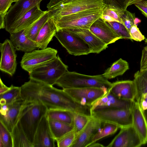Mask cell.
Listing matches in <instances>:
<instances>
[{"instance_id":"1","label":"cell","mask_w":147,"mask_h":147,"mask_svg":"<svg viewBox=\"0 0 147 147\" xmlns=\"http://www.w3.org/2000/svg\"><path fill=\"white\" fill-rule=\"evenodd\" d=\"M20 87L21 98L24 101L41 102L48 110L61 109L91 116V107L79 104L63 89L32 79Z\"/></svg>"},{"instance_id":"2","label":"cell","mask_w":147,"mask_h":147,"mask_svg":"<svg viewBox=\"0 0 147 147\" xmlns=\"http://www.w3.org/2000/svg\"><path fill=\"white\" fill-rule=\"evenodd\" d=\"M48 109L41 102L24 101L22 107L18 121L33 147L36 130Z\"/></svg>"},{"instance_id":"3","label":"cell","mask_w":147,"mask_h":147,"mask_svg":"<svg viewBox=\"0 0 147 147\" xmlns=\"http://www.w3.org/2000/svg\"><path fill=\"white\" fill-rule=\"evenodd\" d=\"M103 0H50L47 5L52 17L59 18L89 9H101Z\"/></svg>"},{"instance_id":"4","label":"cell","mask_w":147,"mask_h":147,"mask_svg":"<svg viewBox=\"0 0 147 147\" xmlns=\"http://www.w3.org/2000/svg\"><path fill=\"white\" fill-rule=\"evenodd\" d=\"M55 84L63 89L88 87L106 88L109 89L112 83L102 74L90 76L67 71Z\"/></svg>"},{"instance_id":"5","label":"cell","mask_w":147,"mask_h":147,"mask_svg":"<svg viewBox=\"0 0 147 147\" xmlns=\"http://www.w3.org/2000/svg\"><path fill=\"white\" fill-rule=\"evenodd\" d=\"M104 8L88 9L60 17H53L57 30L61 29H90L92 25L101 17Z\"/></svg>"},{"instance_id":"6","label":"cell","mask_w":147,"mask_h":147,"mask_svg":"<svg viewBox=\"0 0 147 147\" xmlns=\"http://www.w3.org/2000/svg\"><path fill=\"white\" fill-rule=\"evenodd\" d=\"M68 68L57 55L56 58L31 71L29 73V78L53 86L68 71Z\"/></svg>"},{"instance_id":"7","label":"cell","mask_w":147,"mask_h":147,"mask_svg":"<svg viewBox=\"0 0 147 147\" xmlns=\"http://www.w3.org/2000/svg\"><path fill=\"white\" fill-rule=\"evenodd\" d=\"M92 116L102 123L115 124L121 129L132 125L131 109L109 108L92 111Z\"/></svg>"},{"instance_id":"8","label":"cell","mask_w":147,"mask_h":147,"mask_svg":"<svg viewBox=\"0 0 147 147\" xmlns=\"http://www.w3.org/2000/svg\"><path fill=\"white\" fill-rule=\"evenodd\" d=\"M55 36L70 54L76 56L91 53L88 46L83 39L67 29L58 30Z\"/></svg>"},{"instance_id":"9","label":"cell","mask_w":147,"mask_h":147,"mask_svg":"<svg viewBox=\"0 0 147 147\" xmlns=\"http://www.w3.org/2000/svg\"><path fill=\"white\" fill-rule=\"evenodd\" d=\"M57 51L51 47L25 53L20 62L23 69L29 73L34 69L56 58Z\"/></svg>"},{"instance_id":"10","label":"cell","mask_w":147,"mask_h":147,"mask_svg":"<svg viewBox=\"0 0 147 147\" xmlns=\"http://www.w3.org/2000/svg\"><path fill=\"white\" fill-rule=\"evenodd\" d=\"M109 89L104 88L88 87L63 90L79 104L91 107L96 101L106 95Z\"/></svg>"},{"instance_id":"11","label":"cell","mask_w":147,"mask_h":147,"mask_svg":"<svg viewBox=\"0 0 147 147\" xmlns=\"http://www.w3.org/2000/svg\"><path fill=\"white\" fill-rule=\"evenodd\" d=\"M144 144L143 141L132 125L121 128L107 146L139 147Z\"/></svg>"},{"instance_id":"12","label":"cell","mask_w":147,"mask_h":147,"mask_svg":"<svg viewBox=\"0 0 147 147\" xmlns=\"http://www.w3.org/2000/svg\"><path fill=\"white\" fill-rule=\"evenodd\" d=\"M43 0H18L11 6L5 17V28L7 30L16 21L22 18Z\"/></svg>"},{"instance_id":"13","label":"cell","mask_w":147,"mask_h":147,"mask_svg":"<svg viewBox=\"0 0 147 147\" xmlns=\"http://www.w3.org/2000/svg\"><path fill=\"white\" fill-rule=\"evenodd\" d=\"M16 50L10 40L6 39L0 44V70L11 76L14 74L17 65Z\"/></svg>"},{"instance_id":"14","label":"cell","mask_w":147,"mask_h":147,"mask_svg":"<svg viewBox=\"0 0 147 147\" xmlns=\"http://www.w3.org/2000/svg\"><path fill=\"white\" fill-rule=\"evenodd\" d=\"M24 102L21 98L11 103L0 106V122L11 133L18 121Z\"/></svg>"},{"instance_id":"15","label":"cell","mask_w":147,"mask_h":147,"mask_svg":"<svg viewBox=\"0 0 147 147\" xmlns=\"http://www.w3.org/2000/svg\"><path fill=\"white\" fill-rule=\"evenodd\" d=\"M55 140L45 115L41 119L36 130L33 147H54Z\"/></svg>"},{"instance_id":"16","label":"cell","mask_w":147,"mask_h":147,"mask_svg":"<svg viewBox=\"0 0 147 147\" xmlns=\"http://www.w3.org/2000/svg\"><path fill=\"white\" fill-rule=\"evenodd\" d=\"M47 11V10H41L40 8V4L37 5L16 21L7 31L10 34L24 30L36 23Z\"/></svg>"},{"instance_id":"17","label":"cell","mask_w":147,"mask_h":147,"mask_svg":"<svg viewBox=\"0 0 147 147\" xmlns=\"http://www.w3.org/2000/svg\"><path fill=\"white\" fill-rule=\"evenodd\" d=\"M89 30L102 42L108 45L122 39L101 17L92 25Z\"/></svg>"},{"instance_id":"18","label":"cell","mask_w":147,"mask_h":147,"mask_svg":"<svg viewBox=\"0 0 147 147\" xmlns=\"http://www.w3.org/2000/svg\"><path fill=\"white\" fill-rule=\"evenodd\" d=\"M102 123L100 121L92 116L77 135L71 147H87L93 136L101 127Z\"/></svg>"},{"instance_id":"19","label":"cell","mask_w":147,"mask_h":147,"mask_svg":"<svg viewBox=\"0 0 147 147\" xmlns=\"http://www.w3.org/2000/svg\"><path fill=\"white\" fill-rule=\"evenodd\" d=\"M109 90L118 98L123 100L135 101L136 91L133 80L116 81L112 83Z\"/></svg>"},{"instance_id":"20","label":"cell","mask_w":147,"mask_h":147,"mask_svg":"<svg viewBox=\"0 0 147 147\" xmlns=\"http://www.w3.org/2000/svg\"><path fill=\"white\" fill-rule=\"evenodd\" d=\"M134 101L120 99L111 93L109 89L106 95L97 100L92 105L91 111L109 108L131 109Z\"/></svg>"},{"instance_id":"21","label":"cell","mask_w":147,"mask_h":147,"mask_svg":"<svg viewBox=\"0 0 147 147\" xmlns=\"http://www.w3.org/2000/svg\"><path fill=\"white\" fill-rule=\"evenodd\" d=\"M80 37L88 46L91 53H99L108 47L89 29H66Z\"/></svg>"},{"instance_id":"22","label":"cell","mask_w":147,"mask_h":147,"mask_svg":"<svg viewBox=\"0 0 147 147\" xmlns=\"http://www.w3.org/2000/svg\"><path fill=\"white\" fill-rule=\"evenodd\" d=\"M132 125L143 141L147 143V121L139 103L135 100L131 109Z\"/></svg>"},{"instance_id":"23","label":"cell","mask_w":147,"mask_h":147,"mask_svg":"<svg viewBox=\"0 0 147 147\" xmlns=\"http://www.w3.org/2000/svg\"><path fill=\"white\" fill-rule=\"evenodd\" d=\"M57 30L53 17L45 23L39 32L35 42L38 48L44 49L52 39Z\"/></svg>"},{"instance_id":"24","label":"cell","mask_w":147,"mask_h":147,"mask_svg":"<svg viewBox=\"0 0 147 147\" xmlns=\"http://www.w3.org/2000/svg\"><path fill=\"white\" fill-rule=\"evenodd\" d=\"M9 38L16 51L26 53L31 52L38 48L35 42L30 40L25 35L24 30L10 34Z\"/></svg>"},{"instance_id":"25","label":"cell","mask_w":147,"mask_h":147,"mask_svg":"<svg viewBox=\"0 0 147 147\" xmlns=\"http://www.w3.org/2000/svg\"><path fill=\"white\" fill-rule=\"evenodd\" d=\"M133 80L136 87V101L139 102L142 97L147 93V69L136 72Z\"/></svg>"},{"instance_id":"26","label":"cell","mask_w":147,"mask_h":147,"mask_svg":"<svg viewBox=\"0 0 147 147\" xmlns=\"http://www.w3.org/2000/svg\"><path fill=\"white\" fill-rule=\"evenodd\" d=\"M129 69L128 63L126 61L120 58L114 62L102 75L107 79H111L123 75Z\"/></svg>"},{"instance_id":"27","label":"cell","mask_w":147,"mask_h":147,"mask_svg":"<svg viewBox=\"0 0 147 147\" xmlns=\"http://www.w3.org/2000/svg\"><path fill=\"white\" fill-rule=\"evenodd\" d=\"M11 134L13 147H32L18 121Z\"/></svg>"},{"instance_id":"28","label":"cell","mask_w":147,"mask_h":147,"mask_svg":"<svg viewBox=\"0 0 147 147\" xmlns=\"http://www.w3.org/2000/svg\"><path fill=\"white\" fill-rule=\"evenodd\" d=\"M51 17L52 16L50 13L47 10V13L36 23L24 30L25 35L30 40L35 42L42 28Z\"/></svg>"},{"instance_id":"29","label":"cell","mask_w":147,"mask_h":147,"mask_svg":"<svg viewBox=\"0 0 147 147\" xmlns=\"http://www.w3.org/2000/svg\"><path fill=\"white\" fill-rule=\"evenodd\" d=\"M74 113L61 109L48 110L46 115L48 119L63 122L73 126Z\"/></svg>"},{"instance_id":"30","label":"cell","mask_w":147,"mask_h":147,"mask_svg":"<svg viewBox=\"0 0 147 147\" xmlns=\"http://www.w3.org/2000/svg\"><path fill=\"white\" fill-rule=\"evenodd\" d=\"M48 121L51 131L56 141L74 129L73 126L70 124L50 119Z\"/></svg>"},{"instance_id":"31","label":"cell","mask_w":147,"mask_h":147,"mask_svg":"<svg viewBox=\"0 0 147 147\" xmlns=\"http://www.w3.org/2000/svg\"><path fill=\"white\" fill-rule=\"evenodd\" d=\"M124 11L111 5H106L101 18L106 22L115 21L123 24L122 18Z\"/></svg>"},{"instance_id":"32","label":"cell","mask_w":147,"mask_h":147,"mask_svg":"<svg viewBox=\"0 0 147 147\" xmlns=\"http://www.w3.org/2000/svg\"><path fill=\"white\" fill-rule=\"evenodd\" d=\"M103 123L102 128L100 131H98L94 135L87 147H89L92 144L104 137L114 134L119 128L117 125L112 123L106 122Z\"/></svg>"},{"instance_id":"33","label":"cell","mask_w":147,"mask_h":147,"mask_svg":"<svg viewBox=\"0 0 147 147\" xmlns=\"http://www.w3.org/2000/svg\"><path fill=\"white\" fill-rule=\"evenodd\" d=\"M9 90L0 94L1 105L11 103L21 98L20 87L12 85Z\"/></svg>"},{"instance_id":"34","label":"cell","mask_w":147,"mask_h":147,"mask_svg":"<svg viewBox=\"0 0 147 147\" xmlns=\"http://www.w3.org/2000/svg\"><path fill=\"white\" fill-rule=\"evenodd\" d=\"M91 116L74 113L73 119L74 129L77 135L82 130Z\"/></svg>"},{"instance_id":"35","label":"cell","mask_w":147,"mask_h":147,"mask_svg":"<svg viewBox=\"0 0 147 147\" xmlns=\"http://www.w3.org/2000/svg\"><path fill=\"white\" fill-rule=\"evenodd\" d=\"M142 0H103L106 5H110L125 11L128 6L138 3Z\"/></svg>"},{"instance_id":"36","label":"cell","mask_w":147,"mask_h":147,"mask_svg":"<svg viewBox=\"0 0 147 147\" xmlns=\"http://www.w3.org/2000/svg\"><path fill=\"white\" fill-rule=\"evenodd\" d=\"M106 22L122 39L131 40L129 31L123 24L115 21Z\"/></svg>"},{"instance_id":"37","label":"cell","mask_w":147,"mask_h":147,"mask_svg":"<svg viewBox=\"0 0 147 147\" xmlns=\"http://www.w3.org/2000/svg\"><path fill=\"white\" fill-rule=\"evenodd\" d=\"M77 135L73 129L57 140L58 147H71Z\"/></svg>"},{"instance_id":"38","label":"cell","mask_w":147,"mask_h":147,"mask_svg":"<svg viewBox=\"0 0 147 147\" xmlns=\"http://www.w3.org/2000/svg\"><path fill=\"white\" fill-rule=\"evenodd\" d=\"M0 123V141L2 142L4 147H13L11 133L1 122Z\"/></svg>"},{"instance_id":"39","label":"cell","mask_w":147,"mask_h":147,"mask_svg":"<svg viewBox=\"0 0 147 147\" xmlns=\"http://www.w3.org/2000/svg\"><path fill=\"white\" fill-rule=\"evenodd\" d=\"M135 18V13H131L127 10L124 11L122 19L124 25L129 32L131 28L134 24V21Z\"/></svg>"},{"instance_id":"40","label":"cell","mask_w":147,"mask_h":147,"mask_svg":"<svg viewBox=\"0 0 147 147\" xmlns=\"http://www.w3.org/2000/svg\"><path fill=\"white\" fill-rule=\"evenodd\" d=\"M129 33L131 40L140 42L145 39V36L141 33L136 25L134 24L131 28Z\"/></svg>"},{"instance_id":"41","label":"cell","mask_w":147,"mask_h":147,"mask_svg":"<svg viewBox=\"0 0 147 147\" xmlns=\"http://www.w3.org/2000/svg\"><path fill=\"white\" fill-rule=\"evenodd\" d=\"M13 0H0V15L5 16L11 6Z\"/></svg>"},{"instance_id":"42","label":"cell","mask_w":147,"mask_h":147,"mask_svg":"<svg viewBox=\"0 0 147 147\" xmlns=\"http://www.w3.org/2000/svg\"><path fill=\"white\" fill-rule=\"evenodd\" d=\"M147 69V46L144 47L142 52L140 62V71H142Z\"/></svg>"},{"instance_id":"43","label":"cell","mask_w":147,"mask_h":147,"mask_svg":"<svg viewBox=\"0 0 147 147\" xmlns=\"http://www.w3.org/2000/svg\"><path fill=\"white\" fill-rule=\"evenodd\" d=\"M138 102L147 121V93L143 95Z\"/></svg>"},{"instance_id":"44","label":"cell","mask_w":147,"mask_h":147,"mask_svg":"<svg viewBox=\"0 0 147 147\" xmlns=\"http://www.w3.org/2000/svg\"><path fill=\"white\" fill-rule=\"evenodd\" d=\"M134 5L147 18V0H142Z\"/></svg>"},{"instance_id":"45","label":"cell","mask_w":147,"mask_h":147,"mask_svg":"<svg viewBox=\"0 0 147 147\" xmlns=\"http://www.w3.org/2000/svg\"><path fill=\"white\" fill-rule=\"evenodd\" d=\"M0 80V94H3L9 90L10 88L5 85L3 82L1 78Z\"/></svg>"},{"instance_id":"46","label":"cell","mask_w":147,"mask_h":147,"mask_svg":"<svg viewBox=\"0 0 147 147\" xmlns=\"http://www.w3.org/2000/svg\"><path fill=\"white\" fill-rule=\"evenodd\" d=\"M5 16L0 15V29L5 28Z\"/></svg>"},{"instance_id":"47","label":"cell","mask_w":147,"mask_h":147,"mask_svg":"<svg viewBox=\"0 0 147 147\" xmlns=\"http://www.w3.org/2000/svg\"><path fill=\"white\" fill-rule=\"evenodd\" d=\"M104 146L102 144L98 143H96V142L93 143L90 145L89 147H104Z\"/></svg>"},{"instance_id":"48","label":"cell","mask_w":147,"mask_h":147,"mask_svg":"<svg viewBox=\"0 0 147 147\" xmlns=\"http://www.w3.org/2000/svg\"><path fill=\"white\" fill-rule=\"evenodd\" d=\"M141 20L138 18H135L134 21V24L136 25L139 23L141 22Z\"/></svg>"},{"instance_id":"49","label":"cell","mask_w":147,"mask_h":147,"mask_svg":"<svg viewBox=\"0 0 147 147\" xmlns=\"http://www.w3.org/2000/svg\"><path fill=\"white\" fill-rule=\"evenodd\" d=\"M18 0H13L12 2H16L18 1Z\"/></svg>"},{"instance_id":"50","label":"cell","mask_w":147,"mask_h":147,"mask_svg":"<svg viewBox=\"0 0 147 147\" xmlns=\"http://www.w3.org/2000/svg\"><path fill=\"white\" fill-rule=\"evenodd\" d=\"M145 42L147 44V38L145 39Z\"/></svg>"}]
</instances>
